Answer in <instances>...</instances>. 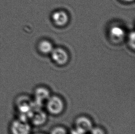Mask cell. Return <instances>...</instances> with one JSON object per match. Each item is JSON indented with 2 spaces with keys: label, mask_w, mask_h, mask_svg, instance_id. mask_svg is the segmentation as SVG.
Instances as JSON below:
<instances>
[{
  "label": "cell",
  "mask_w": 135,
  "mask_h": 134,
  "mask_svg": "<svg viewBox=\"0 0 135 134\" xmlns=\"http://www.w3.org/2000/svg\"><path fill=\"white\" fill-rule=\"evenodd\" d=\"M64 102L59 96H50L47 100V109L48 112L53 115H58L64 110Z\"/></svg>",
  "instance_id": "cell-1"
},
{
  "label": "cell",
  "mask_w": 135,
  "mask_h": 134,
  "mask_svg": "<svg viewBox=\"0 0 135 134\" xmlns=\"http://www.w3.org/2000/svg\"><path fill=\"white\" fill-rule=\"evenodd\" d=\"M35 96L39 103L47 101L50 97L49 91L45 87L38 88L35 92Z\"/></svg>",
  "instance_id": "cell-5"
},
{
  "label": "cell",
  "mask_w": 135,
  "mask_h": 134,
  "mask_svg": "<svg viewBox=\"0 0 135 134\" xmlns=\"http://www.w3.org/2000/svg\"><path fill=\"white\" fill-rule=\"evenodd\" d=\"M50 134H67V132L63 127H56L52 130Z\"/></svg>",
  "instance_id": "cell-9"
},
{
  "label": "cell",
  "mask_w": 135,
  "mask_h": 134,
  "mask_svg": "<svg viewBox=\"0 0 135 134\" xmlns=\"http://www.w3.org/2000/svg\"><path fill=\"white\" fill-rule=\"evenodd\" d=\"M53 22L58 26H64L69 21V16L68 13L63 10L55 12L52 16Z\"/></svg>",
  "instance_id": "cell-4"
},
{
  "label": "cell",
  "mask_w": 135,
  "mask_h": 134,
  "mask_svg": "<svg viewBox=\"0 0 135 134\" xmlns=\"http://www.w3.org/2000/svg\"><path fill=\"white\" fill-rule=\"evenodd\" d=\"M110 32L111 36L114 40H122L125 34L124 30L119 26L113 27Z\"/></svg>",
  "instance_id": "cell-7"
},
{
  "label": "cell",
  "mask_w": 135,
  "mask_h": 134,
  "mask_svg": "<svg viewBox=\"0 0 135 134\" xmlns=\"http://www.w3.org/2000/svg\"><path fill=\"white\" fill-rule=\"evenodd\" d=\"M51 54L53 61L60 65L66 64L69 60V55L68 52L62 48L57 47L54 48Z\"/></svg>",
  "instance_id": "cell-2"
},
{
  "label": "cell",
  "mask_w": 135,
  "mask_h": 134,
  "mask_svg": "<svg viewBox=\"0 0 135 134\" xmlns=\"http://www.w3.org/2000/svg\"><path fill=\"white\" fill-rule=\"evenodd\" d=\"M90 131L91 134H105L104 130L100 127L93 128Z\"/></svg>",
  "instance_id": "cell-10"
},
{
  "label": "cell",
  "mask_w": 135,
  "mask_h": 134,
  "mask_svg": "<svg viewBox=\"0 0 135 134\" xmlns=\"http://www.w3.org/2000/svg\"><path fill=\"white\" fill-rule=\"evenodd\" d=\"M130 43L133 45V47L134 48L135 47V34L134 32L131 33L130 35Z\"/></svg>",
  "instance_id": "cell-11"
},
{
  "label": "cell",
  "mask_w": 135,
  "mask_h": 134,
  "mask_svg": "<svg viewBox=\"0 0 135 134\" xmlns=\"http://www.w3.org/2000/svg\"><path fill=\"white\" fill-rule=\"evenodd\" d=\"M33 123L37 125H42L45 123L47 119V116L45 113L42 111H37L32 115Z\"/></svg>",
  "instance_id": "cell-6"
},
{
  "label": "cell",
  "mask_w": 135,
  "mask_h": 134,
  "mask_svg": "<svg viewBox=\"0 0 135 134\" xmlns=\"http://www.w3.org/2000/svg\"><path fill=\"white\" fill-rule=\"evenodd\" d=\"M75 125L77 131L83 134L90 131L93 128L91 120L85 116H81L77 118Z\"/></svg>",
  "instance_id": "cell-3"
},
{
  "label": "cell",
  "mask_w": 135,
  "mask_h": 134,
  "mask_svg": "<svg viewBox=\"0 0 135 134\" xmlns=\"http://www.w3.org/2000/svg\"></svg>",
  "instance_id": "cell-13"
},
{
  "label": "cell",
  "mask_w": 135,
  "mask_h": 134,
  "mask_svg": "<svg viewBox=\"0 0 135 134\" xmlns=\"http://www.w3.org/2000/svg\"><path fill=\"white\" fill-rule=\"evenodd\" d=\"M125 1H132V0H125Z\"/></svg>",
  "instance_id": "cell-12"
},
{
  "label": "cell",
  "mask_w": 135,
  "mask_h": 134,
  "mask_svg": "<svg viewBox=\"0 0 135 134\" xmlns=\"http://www.w3.org/2000/svg\"><path fill=\"white\" fill-rule=\"evenodd\" d=\"M39 48L41 52L44 54L51 53L54 49L52 44L47 40H43L40 42Z\"/></svg>",
  "instance_id": "cell-8"
}]
</instances>
